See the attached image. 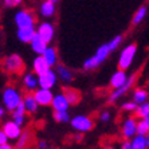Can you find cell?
I'll return each mask as SVG.
<instances>
[{
	"label": "cell",
	"instance_id": "cell-1",
	"mask_svg": "<svg viewBox=\"0 0 149 149\" xmlns=\"http://www.w3.org/2000/svg\"><path fill=\"white\" fill-rule=\"evenodd\" d=\"M111 54V51L109 50L108 47V43H104V45H101L95 52H94L93 55L90 58L85 59V62L82 63V69L83 71H93V70H97L98 67L102 65V63L109 58V55Z\"/></svg>",
	"mask_w": 149,
	"mask_h": 149
},
{
	"label": "cell",
	"instance_id": "cell-2",
	"mask_svg": "<svg viewBox=\"0 0 149 149\" xmlns=\"http://www.w3.org/2000/svg\"><path fill=\"white\" fill-rule=\"evenodd\" d=\"M22 97H23V93L20 91V89L8 85L1 91V105L7 111H12L22 102Z\"/></svg>",
	"mask_w": 149,
	"mask_h": 149
},
{
	"label": "cell",
	"instance_id": "cell-3",
	"mask_svg": "<svg viewBox=\"0 0 149 149\" xmlns=\"http://www.w3.org/2000/svg\"><path fill=\"white\" fill-rule=\"evenodd\" d=\"M137 55V45L136 43H130V45H126L124 49L120 52V56H118V69L120 70H129L132 67L133 62H134V58Z\"/></svg>",
	"mask_w": 149,
	"mask_h": 149
},
{
	"label": "cell",
	"instance_id": "cell-4",
	"mask_svg": "<svg viewBox=\"0 0 149 149\" xmlns=\"http://www.w3.org/2000/svg\"><path fill=\"white\" fill-rule=\"evenodd\" d=\"M1 67L8 74H20L24 70V61L19 54H10L3 58Z\"/></svg>",
	"mask_w": 149,
	"mask_h": 149
},
{
	"label": "cell",
	"instance_id": "cell-5",
	"mask_svg": "<svg viewBox=\"0 0 149 149\" xmlns=\"http://www.w3.org/2000/svg\"><path fill=\"white\" fill-rule=\"evenodd\" d=\"M14 23L16 28H26V27H35L36 23V15L28 8H20L14 15Z\"/></svg>",
	"mask_w": 149,
	"mask_h": 149
},
{
	"label": "cell",
	"instance_id": "cell-6",
	"mask_svg": "<svg viewBox=\"0 0 149 149\" xmlns=\"http://www.w3.org/2000/svg\"><path fill=\"white\" fill-rule=\"evenodd\" d=\"M70 125L71 128L75 130L77 133H87L91 132L94 129V120L90 117V116L86 114H78L74 116V117L70 118Z\"/></svg>",
	"mask_w": 149,
	"mask_h": 149
},
{
	"label": "cell",
	"instance_id": "cell-7",
	"mask_svg": "<svg viewBox=\"0 0 149 149\" xmlns=\"http://www.w3.org/2000/svg\"><path fill=\"white\" fill-rule=\"evenodd\" d=\"M136 79H137V75L136 74H132V75H128V79L126 82L122 85L121 87H117V89H111L110 94H109L108 101L110 104H116L117 101H120L125 94L128 93L129 90H132V87H134Z\"/></svg>",
	"mask_w": 149,
	"mask_h": 149
},
{
	"label": "cell",
	"instance_id": "cell-8",
	"mask_svg": "<svg viewBox=\"0 0 149 149\" xmlns=\"http://www.w3.org/2000/svg\"><path fill=\"white\" fill-rule=\"evenodd\" d=\"M35 34L43 39L47 45H50L55 39V26L49 20H43L38 26H35Z\"/></svg>",
	"mask_w": 149,
	"mask_h": 149
},
{
	"label": "cell",
	"instance_id": "cell-9",
	"mask_svg": "<svg viewBox=\"0 0 149 149\" xmlns=\"http://www.w3.org/2000/svg\"><path fill=\"white\" fill-rule=\"evenodd\" d=\"M58 77H56L54 69L50 67L47 71H45L43 74L38 75V87H43V89H54L58 85Z\"/></svg>",
	"mask_w": 149,
	"mask_h": 149
},
{
	"label": "cell",
	"instance_id": "cell-10",
	"mask_svg": "<svg viewBox=\"0 0 149 149\" xmlns=\"http://www.w3.org/2000/svg\"><path fill=\"white\" fill-rule=\"evenodd\" d=\"M32 95H34L36 104L42 108H47L51 105L52 97H54V93H52L51 89H43V87H36L34 91H32Z\"/></svg>",
	"mask_w": 149,
	"mask_h": 149
},
{
	"label": "cell",
	"instance_id": "cell-11",
	"mask_svg": "<svg viewBox=\"0 0 149 149\" xmlns=\"http://www.w3.org/2000/svg\"><path fill=\"white\" fill-rule=\"evenodd\" d=\"M136 122H137V118L134 116H129V117L124 118V121L121 124V136L124 140H130L134 134H137Z\"/></svg>",
	"mask_w": 149,
	"mask_h": 149
},
{
	"label": "cell",
	"instance_id": "cell-12",
	"mask_svg": "<svg viewBox=\"0 0 149 149\" xmlns=\"http://www.w3.org/2000/svg\"><path fill=\"white\" fill-rule=\"evenodd\" d=\"M1 130L4 132L8 141L10 140H14L15 141L19 137V134L22 133L23 128H22L20 125H17L16 122H14L12 120H7V121H4L3 125H1Z\"/></svg>",
	"mask_w": 149,
	"mask_h": 149
},
{
	"label": "cell",
	"instance_id": "cell-13",
	"mask_svg": "<svg viewBox=\"0 0 149 149\" xmlns=\"http://www.w3.org/2000/svg\"><path fill=\"white\" fill-rule=\"evenodd\" d=\"M52 69H54L56 77H58V81H61V82H63V83H71L73 82L74 74L67 66L62 65V63H56Z\"/></svg>",
	"mask_w": 149,
	"mask_h": 149
},
{
	"label": "cell",
	"instance_id": "cell-14",
	"mask_svg": "<svg viewBox=\"0 0 149 149\" xmlns=\"http://www.w3.org/2000/svg\"><path fill=\"white\" fill-rule=\"evenodd\" d=\"M22 86L27 93H32L38 87V75L32 71L24 73L22 75Z\"/></svg>",
	"mask_w": 149,
	"mask_h": 149
},
{
	"label": "cell",
	"instance_id": "cell-15",
	"mask_svg": "<svg viewBox=\"0 0 149 149\" xmlns=\"http://www.w3.org/2000/svg\"><path fill=\"white\" fill-rule=\"evenodd\" d=\"M22 104H23V108H24L26 113L27 114H36L39 111V106L38 104H36V101H35L34 95H32V93H26L23 94V97H22Z\"/></svg>",
	"mask_w": 149,
	"mask_h": 149
},
{
	"label": "cell",
	"instance_id": "cell-16",
	"mask_svg": "<svg viewBox=\"0 0 149 149\" xmlns=\"http://www.w3.org/2000/svg\"><path fill=\"white\" fill-rule=\"evenodd\" d=\"M38 12L45 20H49L51 17H54L56 12V4L51 3V1H47V0H43L40 4H39Z\"/></svg>",
	"mask_w": 149,
	"mask_h": 149
},
{
	"label": "cell",
	"instance_id": "cell-17",
	"mask_svg": "<svg viewBox=\"0 0 149 149\" xmlns=\"http://www.w3.org/2000/svg\"><path fill=\"white\" fill-rule=\"evenodd\" d=\"M42 56H43V59L46 61V63L49 65V67H54L56 65V63H59V54H58V50H56V47H54V46H47L46 47V50L43 52H42Z\"/></svg>",
	"mask_w": 149,
	"mask_h": 149
},
{
	"label": "cell",
	"instance_id": "cell-18",
	"mask_svg": "<svg viewBox=\"0 0 149 149\" xmlns=\"http://www.w3.org/2000/svg\"><path fill=\"white\" fill-rule=\"evenodd\" d=\"M10 113H11V120H12L14 122H16L17 125H20L22 128L27 124V113H26L22 102L17 105L12 111H10Z\"/></svg>",
	"mask_w": 149,
	"mask_h": 149
},
{
	"label": "cell",
	"instance_id": "cell-19",
	"mask_svg": "<svg viewBox=\"0 0 149 149\" xmlns=\"http://www.w3.org/2000/svg\"><path fill=\"white\" fill-rule=\"evenodd\" d=\"M50 106L52 108V110H69L70 109L69 101H67V98L65 97V94H63L62 91L54 94Z\"/></svg>",
	"mask_w": 149,
	"mask_h": 149
},
{
	"label": "cell",
	"instance_id": "cell-20",
	"mask_svg": "<svg viewBox=\"0 0 149 149\" xmlns=\"http://www.w3.org/2000/svg\"><path fill=\"white\" fill-rule=\"evenodd\" d=\"M31 141H32L31 130H28V129H24V130H22V133L19 134V137L15 140L14 148H15V149H27L28 145L31 144Z\"/></svg>",
	"mask_w": 149,
	"mask_h": 149
},
{
	"label": "cell",
	"instance_id": "cell-21",
	"mask_svg": "<svg viewBox=\"0 0 149 149\" xmlns=\"http://www.w3.org/2000/svg\"><path fill=\"white\" fill-rule=\"evenodd\" d=\"M128 79V73L125 70H120L113 73V75L110 77V81H109V86L111 89H117V87H121Z\"/></svg>",
	"mask_w": 149,
	"mask_h": 149
},
{
	"label": "cell",
	"instance_id": "cell-22",
	"mask_svg": "<svg viewBox=\"0 0 149 149\" xmlns=\"http://www.w3.org/2000/svg\"><path fill=\"white\" fill-rule=\"evenodd\" d=\"M130 149H148L149 148V137L142 134H134L129 140Z\"/></svg>",
	"mask_w": 149,
	"mask_h": 149
},
{
	"label": "cell",
	"instance_id": "cell-23",
	"mask_svg": "<svg viewBox=\"0 0 149 149\" xmlns=\"http://www.w3.org/2000/svg\"><path fill=\"white\" fill-rule=\"evenodd\" d=\"M34 36H35V27H26V28H17L16 30L17 40L24 43V45H28Z\"/></svg>",
	"mask_w": 149,
	"mask_h": 149
},
{
	"label": "cell",
	"instance_id": "cell-24",
	"mask_svg": "<svg viewBox=\"0 0 149 149\" xmlns=\"http://www.w3.org/2000/svg\"><path fill=\"white\" fill-rule=\"evenodd\" d=\"M149 94L148 90L144 89V87H134L132 91V101L137 105H141L144 102H148Z\"/></svg>",
	"mask_w": 149,
	"mask_h": 149
},
{
	"label": "cell",
	"instance_id": "cell-25",
	"mask_svg": "<svg viewBox=\"0 0 149 149\" xmlns=\"http://www.w3.org/2000/svg\"><path fill=\"white\" fill-rule=\"evenodd\" d=\"M65 94V97L67 98L70 106H75L81 102V93L77 89H73V87H65L62 91Z\"/></svg>",
	"mask_w": 149,
	"mask_h": 149
},
{
	"label": "cell",
	"instance_id": "cell-26",
	"mask_svg": "<svg viewBox=\"0 0 149 149\" xmlns=\"http://www.w3.org/2000/svg\"><path fill=\"white\" fill-rule=\"evenodd\" d=\"M49 69H50L49 65L46 63V61L43 59V56L42 55L35 56L34 61H32V73H35L36 75H40V74H43Z\"/></svg>",
	"mask_w": 149,
	"mask_h": 149
},
{
	"label": "cell",
	"instance_id": "cell-27",
	"mask_svg": "<svg viewBox=\"0 0 149 149\" xmlns=\"http://www.w3.org/2000/svg\"><path fill=\"white\" fill-rule=\"evenodd\" d=\"M146 15H148V6H146V4H141V6L136 10V12L132 16V26L141 24L142 22L145 20Z\"/></svg>",
	"mask_w": 149,
	"mask_h": 149
},
{
	"label": "cell",
	"instance_id": "cell-28",
	"mask_svg": "<svg viewBox=\"0 0 149 149\" xmlns=\"http://www.w3.org/2000/svg\"><path fill=\"white\" fill-rule=\"evenodd\" d=\"M28 45H30V47H31L32 51L35 52V55H42V52L45 51L46 47L49 46L43 39L39 38L36 34H35V36L31 39V42H30Z\"/></svg>",
	"mask_w": 149,
	"mask_h": 149
},
{
	"label": "cell",
	"instance_id": "cell-29",
	"mask_svg": "<svg viewBox=\"0 0 149 149\" xmlns=\"http://www.w3.org/2000/svg\"><path fill=\"white\" fill-rule=\"evenodd\" d=\"M52 118L58 124H67L71 116H70L69 110H52Z\"/></svg>",
	"mask_w": 149,
	"mask_h": 149
},
{
	"label": "cell",
	"instance_id": "cell-30",
	"mask_svg": "<svg viewBox=\"0 0 149 149\" xmlns=\"http://www.w3.org/2000/svg\"><path fill=\"white\" fill-rule=\"evenodd\" d=\"M136 132L137 134L148 136L149 133V118H140L136 122Z\"/></svg>",
	"mask_w": 149,
	"mask_h": 149
},
{
	"label": "cell",
	"instance_id": "cell-31",
	"mask_svg": "<svg viewBox=\"0 0 149 149\" xmlns=\"http://www.w3.org/2000/svg\"><path fill=\"white\" fill-rule=\"evenodd\" d=\"M133 114L137 120L140 118H149V104L148 102H144L141 105H137V108L134 109Z\"/></svg>",
	"mask_w": 149,
	"mask_h": 149
},
{
	"label": "cell",
	"instance_id": "cell-32",
	"mask_svg": "<svg viewBox=\"0 0 149 149\" xmlns=\"http://www.w3.org/2000/svg\"><path fill=\"white\" fill-rule=\"evenodd\" d=\"M122 42H124V36H122V35H116V36H113V38L108 42L109 50H110L111 52L116 51V50H118L120 47H121Z\"/></svg>",
	"mask_w": 149,
	"mask_h": 149
},
{
	"label": "cell",
	"instance_id": "cell-33",
	"mask_svg": "<svg viewBox=\"0 0 149 149\" xmlns=\"http://www.w3.org/2000/svg\"><path fill=\"white\" fill-rule=\"evenodd\" d=\"M136 108H137V104H134L132 100L124 101V102L121 104V110L126 111V113H133Z\"/></svg>",
	"mask_w": 149,
	"mask_h": 149
},
{
	"label": "cell",
	"instance_id": "cell-34",
	"mask_svg": "<svg viewBox=\"0 0 149 149\" xmlns=\"http://www.w3.org/2000/svg\"><path fill=\"white\" fill-rule=\"evenodd\" d=\"M23 1L24 0H3L1 3H3V6L6 8H16L19 6H22Z\"/></svg>",
	"mask_w": 149,
	"mask_h": 149
},
{
	"label": "cell",
	"instance_id": "cell-35",
	"mask_svg": "<svg viewBox=\"0 0 149 149\" xmlns=\"http://www.w3.org/2000/svg\"><path fill=\"white\" fill-rule=\"evenodd\" d=\"M111 120V111L108 109H104L102 111H100V121L101 122H109Z\"/></svg>",
	"mask_w": 149,
	"mask_h": 149
},
{
	"label": "cell",
	"instance_id": "cell-36",
	"mask_svg": "<svg viewBox=\"0 0 149 149\" xmlns=\"http://www.w3.org/2000/svg\"><path fill=\"white\" fill-rule=\"evenodd\" d=\"M47 148H49V144L45 140H39L36 142V149H47Z\"/></svg>",
	"mask_w": 149,
	"mask_h": 149
},
{
	"label": "cell",
	"instance_id": "cell-37",
	"mask_svg": "<svg viewBox=\"0 0 149 149\" xmlns=\"http://www.w3.org/2000/svg\"><path fill=\"white\" fill-rule=\"evenodd\" d=\"M0 149H15L14 145H11L10 142H4V144H0Z\"/></svg>",
	"mask_w": 149,
	"mask_h": 149
},
{
	"label": "cell",
	"instance_id": "cell-38",
	"mask_svg": "<svg viewBox=\"0 0 149 149\" xmlns=\"http://www.w3.org/2000/svg\"><path fill=\"white\" fill-rule=\"evenodd\" d=\"M7 137H6V134H4V132L1 130V128H0V144H4V142H7Z\"/></svg>",
	"mask_w": 149,
	"mask_h": 149
},
{
	"label": "cell",
	"instance_id": "cell-39",
	"mask_svg": "<svg viewBox=\"0 0 149 149\" xmlns=\"http://www.w3.org/2000/svg\"><path fill=\"white\" fill-rule=\"evenodd\" d=\"M6 114H7V110L4 109L3 105H0V120H4V117H6Z\"/></svg>",
	"mask_w": 149,
	"mask_h": 149
},
{
	"label": "cell",
	"instance_id": "cell-40",
	"mask_svg": "<svg viewBox=\"0 0 149 149\" xmlns=\"http://www.w3.org/2000/svg\"><path fill=\"white\" fill-rule=\"evenodd\" d=\"M120 149H130V144H129V140H125V141L121 144Z\"/></svg>",
	"mask_w": 149,
	"mask_h": 149
},
{
	"label": "cell",
	"instance_id": "cell-41",
	"mask_svg": "<svg viewBox=\"0 0 149 149\" xmlns=\"http://www.w3.org/2000/svg\"><path fill=\"white\" fill-rule=\"evenodd\" d=\"M74 139H75L77 141H79V140H82V133H78V134H77L75 137H74Z\"/></svg>",
	"mask_w": 149,
	"mask_h": 149
},
{
	"label": "cell",
	"instance_id": "cell-42",
	"mask_svg": "<svg viewBox=\"0 0 149 149\" xmlns=\"http://www.w3.org/2000/svg\"><path fill=\"white\" fill-rule=\"evenodd\" d=\"M47 1H51V3H54V4H56L59 1V0H47Z\"/></svg>",
	"mask_w": 149,
	"mask_h": 149
},
{
	"label": "cell",
	"instance_id": "cell-43",
	"mask_svg": "<svg viewBox=\"0 0 149 149\" xmlns=\"http://www.w3.org/2000/svg\"><path fill=\"white\" fill-rule=\"evenodd\" d=\"M105 149H116V148H113V146H108V148H105Z\"/></svg>",
	"mask_w": 149,
	"mask_h": 149
},
{
	"label": "cell",
	"instance_id": "cell-44",
	"mask_svg": "<svg viewBox=\"0 0 149 149\" xmlns=\"http://www.w3.org/2000/svg\"><path fill=\"white\" fill-rule=\"evenodd\" d=\"M47 149H56V148H47Z\"/></svg>",
	"mask_w": 149,
	"mask_h": 149
},
{
	"label": "cell",
	"instance_id": "cell-45",
	"mask_svg": "<svg viewBox=\"0 0 149 149\" xmlns=\"http://www.w3.org/2000/svg\"><path fill=\"white\" fill-rule=\"evenodd\" d=\"M0 1H1V0H0Z\"/></svg>",
	"mask_w": 149,
	"mask_h": 149
}]
</instances>
